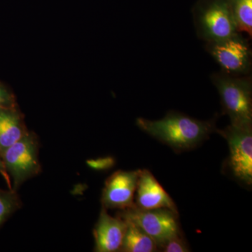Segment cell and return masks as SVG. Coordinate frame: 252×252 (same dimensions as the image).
I'll list each match as a JSON object with an SVG mask.
<instances>
[{"label":"cell","instance_id":"8992f818","mask_svg":"<svg viewBox=\"0 0 252 252\" xmlns=\"http://www.w3.org/2000/svg\"><path fill=\"white\" fill-rule=\"evenodd\" d=\"M177 213L167 208L142 210L135 207L122 210L118 216L137 225L157 243L158 249L169 239L180 234Z\"/></svg>","mask_w":252,"mask_h":252},{"label":"cell","instance_id":"52a82bcc","mask_svg":"<svg viewBox=\"0 0 252 252\" xmlns=\"http://www.w3.org/2000/svg\"><path fill=\"white\" fill-rule=\"evenodd\" d=\"M217 132L229 147V165L232 173L247 185L252 184V126L230 124Z\"/></svg>","mask_w":252,"mask_h":252},{"label":"cell","instance_id":"9c48e42d","mask_svg":"<svg viewBox=\"0 0 252 252\" xmlns=\"http://www.w3.org/2000/svg\"><path fill=\"white\" fill-rule=\"evenodd\" d=\"M135 195V203L138 208H167L177 213L175 202L149 170H140Z\"/></svg>","mask_w":252,"mask_h":252},{"label":"cell","instance_id":"e0dca14e","mask_svg":"<svg viewBox=\"0 0 252 252\" xmlns=\"http://www.w3.org/2000/svg\"><path fill=\"white\" fill-rule=\"evenodd\" d=\"M89 163L95 170H106L114 165V159L111 157L104 158L97 160H91Z\"/></svg>","mask_w":252,"mask_h":252},{"label":"cell","instance_id":"3957f363","mask_svg":"<svg viewBox=\"0 0 252 252\" xmlns=\"http://www.w3.org/2000/svg\"><path fill=\"white\" fill-rule=\"evenodd\" d=\"M192 14L197 35L205 43L223 40L238 32L228 0H198Z\"/></svg>","mask_w":252,"mask_h":252},{"label":"cell","instance_id":"30bf717a","mask_svg":"<svg viewBox=\"0 0 252 252\" xmlns=\"http://www.w3.org/2000/svg\"><path fill=\"white\" fill-rule=\"evenodd\" d=\"M127 225L125 220L119 217L110 216L107 213V209L102 207L94 231L95 241L94 251H120Z\"/></svg>","mask_w":252,"mask_h":252},{"label":"cell","instance_id":"6da1fadb","mask_svg":"<svg viewBox=\"0 0 252 252\" xmlns=\"http://www.w3.org/2000/svg\"><path fill=\"white\" fill-rule=\"evenodd\" d=\"M136 124L154 138L181 151L194 148L216 130L215 120H198L172 111L159 120L138 118Z\"/></svg>","mask_w":252,"mask_h":252},{"label":"cell","instance_id":"7c38bea8","mask_svg":"<svg viewBox=\"0 0 252 252\" xmlns=\"http://www.w3.org/2000/svg\"><path fill=\"white\" fill-rule=\"evenodd\" d=\"M127 229L120 251L124 252H157L158 246L155 241L137 225L127 222Z\"/></svg>","mask_w":252,"mask_h":252},{"label":"cell","instance_id":"9a60e30c","mask_svg":"<svg viewBox=\"0 0 252 252\" xmlns=\"http://www.w3.org/2000/svg\"><path fill=\"white\" fill-rule=\"evenodd\" d=\"M158 249H160L164 252H187L189 251L187 243L181 237L180 234L169 239L165 243H162L160 246H159Z\"/></svg>","mask_w":252,"mask_h":252},{"label":"cell","instance_id":"5b68a950","mask_svg":"<svg viewBox=\"0 0 252 252\" xmlns=\"http://www.w3.org/2000/svg\"><path fill=\"white\" fill-rule=\"evenodd\" d=\"M205 49L222 72L238 77L251 74L252 49L241 33H235L223 40L205 43Z\"/></svg>","mask_w":252,"mask_h":252},{"label":"cell","instance_id":"ac0fdd59","mask_svg":"<svg viewBox=\"0 0 252 252\" xmlns=\"http://www.w3.org/2000/svg\"><path fill=\"white\" fill-rule=\"evenodd\" d=\"M0 175L2 176L3 178L6 181L7 184L9 189H12V186H11V180L6 169H5L4 162H3L2 157H1V150L0 148Z\"/></svg>","mask_w":252,"mask_h":252},{"label":"cell","instance_id":"ba28073f","mask_svg":"<svg viewBox=\"0 0 252 252\" xmlns=\"http://www.w3.org/2000/svg\"><path fill=\"white\" fill-rule=\"evenodd\" d=\"M140 170L114 172L106 181L102 195L105 209L126 210L135 206V196Z\"/></svg>","mask_w":252,"mask_h":252},{"label":"cell","instance_id":"7a4b0ae2","mask_svg":"<svg viewBox=\"0 0 252 252\" xmlns=\"http://www.w3.org/2000/svg\"><path fill=\"white\" fill-rule=\"evenodd\" d=\"M230 124L252 126V76H232L220 71L210 76Z\"/></svg>","mask_w":252,"mask_h":252},{"label":"cell","instance_id":"5bb4252c","mask_svg":"<svg viewBox=\"0 0 252 252\" xmlns=\"http://www.w3.org/2000/svg\"><path fill=\"white\" fill-rule=\"evenodd\" d=\"M21 199L13 189H0V227L21 207Z\"/></svg>","mask_w":252,"mask_h":252},{"label":"cell","instance_id":"277c9868","mask_svg":"<svg viewBox=\"0 0 252 252\" xmlns=\"http://www.w3.org/2000/svg\"><path fill=\"white\" fill-rule=\"evenodd\" d=\"M1 157L16 191L25 182L41 172L39 141L34 132L28 131L21 140L2 151Z\"/></svg>","mask_w":252,"mask_h":252},{"label":"cell","instance_id":"2e32d148","mask_svg":"<svg viewBox=\"0 0 252 252\" xmlns=\"http://www.w3.org/2000/svg\"><path fill=\"white\" fill-rule=\"evenodd\" d=\"M16 107V99L14 94L0 82V108Z\"/></svg>","mask_w":252,"mask_h":252},{"label":"cell","instance_id":"8fae6325","mask_svg":"<svg viewBox=\"0 0 252 252\" xmlns=\"http://www.w3.org/2000/svg\"><path fill=\"white\" fill-rule=\"evenodd\" d=\"M28 130L17 107L0 108V148L1 152L21 140Z\"/></svg>","mask_w":252,"mask_h":252},{"label":"cell","instance_id":"4fadbf2b","mask_svg":"<svg viewBox=\"0 0 252 252\" xmlns=\"http://www.w3.org/2000/svg\"><path fill=\"white\" fill-rule=\"evenodd\" d=\"M238 32L252 35V0H228Z\"/></svg>","mask_w":252,"mask_h":252}]
</instances>
